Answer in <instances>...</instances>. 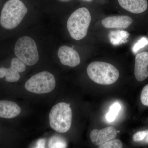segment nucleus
<instances>
[{"label":"nucleus","instance_id":"1","mask_svg":"<svg viewBox=\"0 0 148 148\" xmlns=\"http://www.w3.org/2000/svg\"><path fill=\"white\" fill-rule=\"evenodd\" d=\"M27 12L28 9L20 0H9L2 10L0 24L5 29H14L20 24Z\"/></svg>","mask_w":148,"mask_h":148},{"label":"nucleus","instance_id":"23","mask_svg":"<svg viewBox=\"0 0 148 148\" xmlns=\"http://www.w3.org/2000/svg\"><path fill=\"white\" fill-rule=\"evenodd\" d=\"M59 1H60L61 2H69L70 1H73V0H58Z\"/></svg>","mask_w":148,"mask_h":148},{"label":"nucleus","instance_id":"9","mask_svg":"<svg viewBox=\"0 0 148 148\" xmlns=\"http://www.w3.org/2000/svg\"><path fill=\"white\" fill-rule=\"evenodd\" d=\"M58 55L61 64L73 68L80 63L79 54L73 48L64 45L59 48Z\"/></svg>","mask_w":148,"mask_h":148},{"label":"nucleus","instance_id":"21","mask_svg":"<svg viewBox=\"0 0 148 148\" xmlns=\"http://www.w3.org/2000/svg\"><path fill=\"white\" fill-rule=\"evenodd\" d=\"M45 140L44 139H40L37 141L36 146L34 148H45Z\"/></svg>","mask_w":148,"mask_h":148},{"label":"nucleus","instance_id":"8","mask_svg":"<svg viewBox=\"0 0 148 148\" xmlns=\"http://www.w3.org/2000/svg\"><path fill=\"white\" fill-rule=\"evenodd\" d=\"M117 131L112 126L101 130L94 129L90 132V137L91 142L96 146H100L116 138Z\"/></svg>","mask_w":148,"mask_h":148},{"label":"nucleus","instance_id":"6","mask_svg":"<svg viewBox=\"0 0 148 148\" xmlns=\"http://www.w3.org/2000/svg\"><path fill=\"white\" fill-rule=\"evenodd\" d=\"M55 87V77L47 71L40 72L34 75L25 84L26 90L36 94L49 93L53 90Z\"/></svg>","mask_w":148,"mask_h":148},{"label":"nucleus","instance_id":"15","mask_svg":"<svg viewBox=\"0 0 148 148\" xmlns=\"http://www.w3.org/2000/svg\"><path fill=\"white\" fill-rule=\"evenodd\" d=\"M67 141L66 139L59 135H54L49 141V148H66Z\"/></svg>","mask_w":148,"mask_h":148},{"label":"nucleus","instance_id":"4","mask_svg":"<svg viewBox=\"0 0 148 148\" xmlns=\"http://www.w3.org/2000/svg\"><path fill=\"white\" fill-rule=\"evenodd\" d=\"M70 104L61 102L53 106L49 114L51 127L56 132L64 133L70 129L72 121Z\"/></svg>","mask_w":148,"mask_h":148},{"label":"nucleus","instance_id":"19","mask_svg":"<svg viewBox=\"0 0 148 148\" xmlns=\"http://www.w3.org/2000/svg\"><path fill=\"white\" fill-rule=\"evenodd\" d=\"M140 100L144 106L148 107V84L143 88L141 92Z\"/></svg>","mask_w":148,"mask_h":148},{"label":"nucleus","instance_id":"22","mask_svg":"<svg viewBox=\"0 0 148 148\" xmlns=\"http://www.w3.org/2000/svg\"><path fill=\"white\" fill-rule=\"evenodd\" d=\"M144 142L147 144H148V129L147 130V134H146L145 138L144 140Z\"/></svg>","mask_w":148,"mask_h":148},{"label":"nucleus","instance_id":"24","mask_svg":"<svg viewBox=\"0 0 148 148\" xmlns=\"http://www.w3.org/2000/svg\"><path fill=\"white\" fill-rule=\"evenodd\" d=\"M83 1H92V0H82Z\"/></svg>","mask_w":148,"mask_h":148},{"label":"nucleus","instance_id":"7","mask_svg":"<svg viewBox=\"0 0 148 148\" xmlns=\"http://www.w3.org/2000/svg\"><path fill=\"white\" fill-rule=\"evenodd\" d=\"M26 65L17 57L12 58L9 68L0 69V78L5 77V81L10 82L18 81L20 78L19 73L26 70Z\"/></svg>","mask_w":148,"mask_h":148},{"label":"nucleus","instance_id":"16","mask_svg":"<svg viewBox=\"0 0 148 148\" xmlns=\"http://www.w3.org/2000/svg\"><path fill=\"white\" fill-rule=\"evenodd\" d=\"M121 106L118 102H115L110 107V110L106 114V118L108 121L112 122L116 119L120 111Z\"/></svg>","mask_w":148,"mask_h":148},{"label":"nucleus","instance_id":"13","mask_svg":"<svg viewBox=\"0 0 148 148\" xmlns=\"http://www.w3.org/2000/svg\"><path fill=\"white\" fill-rule=\"evenodd\" d=\"M20 112L21 108L15 102L0 101V118H13L18 116Z\"/></svg>","mask_w":148,"mask_h":148},{"label":"nucleus","instance_id":"10","mask_svg":"<svg viewBox=\"0 0 148 148\" xmlns=\"http://www.w3.org/2000/svg\"><path fill=\"white\" fill-rule=\"evenodd\" d=\"M148 52L138 53L135 58V75L138 82L145 80L148 77Z\"/></svg>","mask_w":148,"mask_h":148},{"label":"nucleus","instance_id":"12","mask_svg":"<svg viewBox=\"0 0 148 148\" xmlns=\"http://www.w3.org/2000/svg\"><path fill=\"white\" fill-rule=\"evenodd\" d=\"M120 5L125 10L134 14H140L148 8L147 0H118Z\"/></svg>","mask_w":148,"mask_h":148},{"label":"nucleus","instance_id":"18","mask_svg":"<svg viewBox=\"0 0 148 148\" xmlns=\"http://www.w3.org/2000/svg\"><path fill=\"white\" fill-rule=\"evenodd\" d=\"M148 44V40L147 38H143L138 41L132 48V51L135 53H137L140 49L144 47Z\"/></svg>","mask_w":148,"mask_h":148},{"label":"nucleus","instance_id":"5","mask_svg":"<svg viewBox=\"0 0 148 148\" xmlns=\"http://www.w3.org/2000/svg\"><path fill=\"white\" fill-rule=\"evenodd\" d=\"M14 53L16 57L27 66L35 65L39 59L36 44L28 36L21 37L17 40L14 47Z\"/></svg>","mask_w":148,"mask_h":148},{"label":"nucleus","instance_id":"20","mask_svg":"<svg viewBox=\"0 0 148 148\" xmlns=\"http://www.w3.org/2000/svg\"><path fill=\"white\" fill-rule=\"evenodd\" d=\"M147 134V130L140 131L136 132L132 137L133 141L135 142L144 141Z\"/></svg>","mask_w":148,"mask_h":148},{"label":"nucleus","instance_id":"11","mask_svg":"<svg viewBox=\"0 0 148 148\" xmlns=\"http://www.w3.org/2000/svg\"><path fill=\"white\" fill-rule=\"evenodd\" d=\"M132 18L127 16H114L104 18L102 25L107 29H125L132 24Z\"/></svg>","mask_w":148,"mask_h":148},{"label":"nucleus","instance_id":"17","mask_svg":"<svg viewBox=\"0 0 148 148\" xmlns=\"http://www.w3.org/2000/svg\"><path fill=\"white\" fill-rule=\"evenodd\" d=\"M123 144L121 140L114 139L99 146L98 148H122Z\"/></svg>","mask_w":148,"mask_h":148},{"label":"nucleus","instance_id":"2","mask_svg":"<svg viewBox=\"0 0 148 148\" xmlns=\"http://www.w3.org/2000/svg\"><path fill=\"white\" fill-rule=\"evenodd\" d=\"M87 73L94 82L104 85L113 84L119 77L118 70L113 65L101 61L90 63L88 66Z\"/></svg>","mask_w":148,"mask_h":148},{"label":"nucleus","instance_id":"14","mask_svg":"<svg viewBox=\"0 0 148 148\" xmlns=\"http://www.w3.org/2000/svg\"><path fill=\"white\" fill-rule=\"evenodd\" d=\"M129 35L128 32L126 31L116 30L110 32L109 38L111 44L113 45H119L127 42Z\"/></svg>","mask_w":148,"mask_h":148},{"label":"nucleus","instance_id":"3","mask_svg":"<svg viewBox=\"0 0 148 148\" xmlns=\"http://www.w3.org/2000/svg\"><path fill=\"white\" fill-rule=\"evenodd\" d=\"M91 20V15L86 8H81L74 12L67 23V29L72 38L79 40L86 36Z\"/></svg>","mask_w":148,"mask_h":148}]
</instances>
